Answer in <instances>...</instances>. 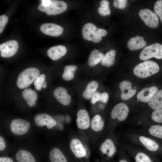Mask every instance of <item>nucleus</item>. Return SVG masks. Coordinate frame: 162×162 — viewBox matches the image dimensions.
<instances>
[{"label": "nucleus", "mask_w": 162, "mask_h": 162, "mask_svg": "<svg viewBox=\"0 0 162 162\" xmlns=\"http://www.w3.org/2000/svg\"><path fill=\"white\" fill-rule=\"evenodd\" d=\"M40 29L45 34L54 37L60 35L63 31V29L61 26L50 23L42 24L40 27Z\"/></svg>", "instance_id": "obj_12"}, {"label": "nucleus", "mask_w": 162, "mask_h": 162, "mask_svg": "<svg viewBox=\"0 0 162 162\" xmlns=\"http://www.w3.org/2000/svg\"><path fill=\"white\" fill-rule=\"evenodd\" d=\"M118 162H130L128 158L125 156H122Z\"/></svg>", "instance_id": "obj_40"}, {"label": "nucleus", "mask_w": 162, "mask_h": 162, "mask_svg": "<svg viewBox=\"0 0 162 162\" xmlns=\"http://www.w3.org/2000/svg\"><path fill=\"white\" fill-rule=\"evenodd\" d=\"M29 123L25 120L16 118L12 120L10 124L12 133L16 135H21L26 133L30 127Z\"/></svg>", "instance_id": "obj_7"}, {"label": "nucleus", "mask_w": 162, "mask_h": 162, "mask_svg": "<svg viewBox=\"0 0 162 162\" xmlns=\"http://www.w3.org/2000/svg\"><path fill=\"white\" fill-rule=\"evenodd\" d=\"M77 69L76 65H68L64 68V72L62 75L63 80L68 81L72 80L74 76V72Z\"/></svg>", "instance_id": "obj_30"}, {"label": "nucleus", "mask_w": 162, "mask_h": 162, "mask_svg": "<svg viewBox=\"0 0 162 162\" xmlns=\"http://www.w3.org/2000/svg\"><path fill=\"white\" fill-rule=\"evenodd\" d=\"M135 162H160L156 154L138 151L131 153Z\"/></svg>", "instance_id": "obj_13"}, {"label": "nucleus", "mask_w": 162, "mask_h": 162, "mask_svg": "<svg viewBox=\"0 0 162 162\" xmlns=\"http://www.w3.org/2000/svg\"><path fill=\"white\" fill-rule=\"evenodd\" d=\"M53 95L57 101L62 105H69L71 100V96L68 94L66 89L62 87H58L54 91Z\"/></svg>", "instance_id": "obj_15"}, {"label": "nucleus", "mask_w": 162, "mask_h": 162, "mask_svg": "<svg viewBox=\"0 0 162 162\" xmlns=\"http://www.w3.org/2000/svg\"><path fill=\"white\" fill-rule=\"evenodd\" d=\"M116 53V51L114 50L108 51L100 62L101 64L106 67H110L113 65L115 62Z\"/></svg>", "instance_id": "obj_28"}, {"label": "nucleus", "mask_w": 162, "mask_h": 162, "mask_svg": "<svg viewBox=\"0 0 162 162\" xmlns=\"http://www.w3.org/2000/svg\"><path fill=\"white\" fill-rule=\"evenodd\" d=\"M109 98V95L106 92L100 93L96 92L91 98L90 102L93 104L98 101L106 103L108 101Z\"/></svg>", "instance_id": "obj_31"}, {"label": "nucleus", "mask_w": 162, "mask_h": 162, "mask_svg": "<svg viewBox=\"0 0 162 162\" xmlns=\"http://www.w3.org/2000/svg\"><path fill=\"white\" fill-rule=\"evenodd\" d=\"M5 142L3 138L0 136V151H2L5 148Z\"/></svg>", "instance_id": "obj_38"}, {"label": "nucleus", "mask_w": 162, "mask_h": 162, "mask_svg": "<svg viewBox=\"0 0 162 162\" xmlns=\"http://www.w3.org/2000/svg\"><path fill=\"white\" fill-rule=\"evenodd\" d=\"M148 104L154 110L162 109V89L158 91L148 102Z\"/></svg>", "instance_id": "obj_23"}, {"label": "nucleus", "mask_w": 162, "mask_h": 162, "mask_svg": "<svg viewBox=\"0 0 162 162\" xmlns=\"http://www.w3.org/2000/svg\"><path fill=\"white\" fill-rule=\"evenodd\" d=\"M38 6L39 10L48 15H56L65 11L67 8L66 3L62 1L42 0Z\"/></svg>", "instance_id": "obj_1"}, {"label": "nucleus", "mask_w": 162, "mask_h": 162, "mask_svg": "<svg viewBox=\"0 0 162 162\" xmlns=\"http://www.w3.org/2000/svg\"><path fill=\"white\" fill-rule=\"evenodd\" d=\"M147 45V43L143 37L137 35L130 38L127 43L128 49L134 51L143 48Z\"/></svg>", "instance_id": "obj_20"}, {"label": "nucleus", "mask_w": 162, "mask_h": 162, "mask_svg": "<svg viewBox=\"0 0 162 162\" xmlns=\"http://www.w3.org/2000/svg\"><path fill=\"white\" fill-rule=\"evenodd\" d=\"M119 87L121 92V98L123 100L129 99L136 93V90L132 88L131 83L128 81L125 80L121 82Z\"/></svg>", "instance_id": "obj_16"}, {"label": "nucleus", "mask_w": 162, "mask_h": 162, "mask_svg": "<svg viewBox=\"0 0 162 162\" xmlns=\"http://www.w3.org/2000/svg\"><path fill=\"white\" fill-rule=\"evenodd\" d=\"M67 51V49L64 46L58 45L50 47L47 51V54L52 60L56 61L64 56Z\"/></svg>", "instance_id": "obj_19"}, {"label": "nucleus", "mask_w": 162, "mask_h": 162, "mask_svg": "<svg viewBox=\"0 0 162 162\" xmlns=\"http://www.w3.org/2000/svg\"><path fill=\"white\" fill-rule=\"evenodd\" d=\"M0 162H14L11 158L6 157H1L0 158Z\"/></svg>", "instance_id": "obj_39"}, {"label": "nucleus", "mask_w": 162, "mask_h": 162, "mask_svg": "<svg viewBox=\"0 0 162 162\" xmlns=\"http://www.w3.org/2000/svg\"><path fill=\"white\" fill-rule=\"evenodd\" d=\"M159 70V66L155 62L146 61L136 65L134 69V73L139 78H145L157 74Z\"/></svg>", "instance_id": "obj_2"}, {"label": "nucleus", "mask_w": 162, "mask_h": 162, "mask_svg": "<svg viewBox=\"0 0 162 162\" xmlns=\"http://www.w3.org/2000/svg\"><path fill=\"white\" fill-rule=\"evenodd\" d=\"M154 9L155 14L158 16L162 22V0H158L156 2Z\"/></svg>", "instance_id": "obj_35"}, {"label": "nucleus", "mask_w": 162, "mask_h": 162, "mask_svg": "<svg viewBox=\"0 0 162 162\" xmlns=\"http://www.w3.org/2000/svg\"><path fill=\"white\" fill-rule=\"evenodd\" d=\"M77 118L76 123L77 127L81 129H86L90 126V119L88 112L86 110L82 109L77 113Z\"/></svg>", "instance_id": "obj_17"}, {"label": "nucleus", "mask_w": 162, "mask_h": 162, "mask_svg": "<svg viewBox=\"0 0 162 162\" xmlns=\"http://www.w3.org/2000/svg\"><path fill=\"white\" fill-rule=\"evenodd\" d=\"M45 75L44 74H42L34 81L35 88L37 90H40L42 87L45 81Z\"/></svg>", "instance_id": "obj_34"}, {"label": "nucleus", "mask_w": 162, "mask_h": 162, "mask_svg": "<svg viewBox=\"0 0 162 162\" xmlns=\"http://www.w3.org/2000/svg\"><path fill=\"white\" fill-rule=\"evenodd\" d=\"M104 125V120L101 116L97 114L93 118L91 123V128L94 130L99 131L103 129Z\"/></svg>", "instance_id": "obj_29"}, {"label": "nucleus", "mask_w": 162, "mask_h": 162, "mask_svg": "<svg viewBox=\"0 0 162 162\" xmlns=\"http://www.w3.org/2000/svg\"><path fill=\"white\" fill-rule=\"evenodd\" d=\"M162 58V45L155 43L145 47L139 56L142 60H146L152 58Z\"/></svg>", "instance_id": "obj_4"}, {"label": "nucleus", "mask_w": 162, "mask_h": 162, "mask_svg": "<svg viewBox=\"0 0 162 162\" xmlns=\"http://www.w3.org/2000/svg\"><path fill=\"white\" fill-rule=\"evenodd\" d=\"M22 96L28 105L33 107L36 104L35 101L37 99V94L34 90L31 88H25L22 92Z\"/></svg>", "instance_id": "obj_22"}, {"label": "nucleus", "mask_w": 162, "mask_h": 162, "mask_svg": "<svg viewBox=\"0 0 162 162\" xmlns=\"http://www.w3.org/2000/svg\"><path fill=\"white\" fill-rule=\"evenodd\" d=\"M70 147L72 153L78 159H88L89 155L81 142L78 139H72L70 143Z\"/></svg>", "instance_id": "obj_10"}, {"label": "nucleus", "mask_w": 162, "mask_h": 162, "mask_svg": "<svg viewBox=\"0 0 162 162\" xmlns=\"http://www.w3.org/2000/svg\"><path fill=\"white\" fill-rule=\"evenodd\" d=\"M152 120L156 124H162V109L154 110L151 116Z\"/></svg>", "instance_id": "obj_33"}, {"label": "nucleus", "mask_w": 162, "mask_h": 162, "mask_svg": "<svg viewBox=\"0 0 162 162\" xmlns=\"http://www.w3.org/2000/svg\"><path fill=\"white\" fill-rule=\"evenodd\" d=\"M49 158L51 162H68L64 154L58 148H54L51 150Z\"/></svg>", "instance_id": "obj_26"}, {"label": "nucleus", "mask_w": 162, "mask_h": 162, "mask_svg": "<svg viewBox=\"0 0 162 162\" xmlns=\"http://www.w3.org/2000/svg\"><path fill=\"white\" fill-rule=\"evenodd\" d=\"M104 55L97 49L93 50L90 53L88 60V64L93 67L101 62Z\"/></svg>", "instance_id": "obj_24"}, {"label": "nucleus", "mask_w": 162, "mask_h": 162, "mask_svg": "<svg viewBox=\"0 0 162 162\" xmlns=\"http://www.w3.org/2000/svg\"><path fill=\"white\" fill-rule=\"evenodd\" d=\"M100 6L98 9V12L100 15L105 16L110 14L111 11L110 8L109 3L108 1H101L100 2Z\"/></svg>", "instance_id": "obj_32"}, {"label": "nucleus", "mask_w": 162, "mask_h": 162, "mask_svg": "<svg viewBox=\"0 0 162 162\" xmlns=\"http://www.w3.org/2000/svg\"><path fill=\"white\" fill-rule=\"evenodd\" d=\"M82 34L84 39L94 43H98L102 39L99 28L91 23H87L83 26Z\"/></svg>", "instance_id": "obj_5"}, {"label": "nucleus", "mask_w": 162, "mask_h": 162, "mask_svg": "<svg viewBox=\"0 0 162 162\" xmlns=\"http://www.w3.org/2000/svg\"><path fill=\"white\" fill-rule=\"evenodd\" d=\"M46 86H47V83H46V82L45 81L43 85V86H42V87L44 88H45L46 87Z\"/></svg>", "instance_id": "obj_41"}, {"label": "nucleus", "mask_w": 162, "mask_h": 162, "mask_svg": "<svg viewBox=\"0 0 162 162\" xmlns=\"http://www.w3.org/2000/svg\"><path fill=\"white\" fill-rule=\"evenodd\" d=\"M158 91L157 87L154 86L144 88L137 94V98L142 102H148L153 97Z\"/></svg>", "instance_id": "obj_18"}, {"label": "nucleus", "mask_w": 162, "mask_h": 162, "mask_svg": "<svg viewBox=\"0 0 162 162\" xmlns=\"http://www.w3.org/2000/svg\"><path fill=\"white\" fill-rule=\"evenodd\" d=\"M8 21V17L4 15L0 16V33L3 31L5 26Z\"/></svg>", "instance_id": "obj_37"}, {"label": "nucleus", "mask_w": 162, "mask_h": 162, "mask_svg": "<svg viewBox=\"0 0 162 162\" xmlns=\"http://www.w3.org/2000/svg\"><path fill=\"white\" fill-rule=\"evenodd\" d=\"M15 158L18 162H36L32 154L24 150L18 151L16 154Z\"/></svg>", "instance_id": "obj_25"}, {"label": "nucleus", "mask_w": 162, "mask_h": 162, "mask_svg": "<svg viewBox=\"0 0 162 162\" xmlns=\"http://www.w3.org/2000/svg\"><path fill=\"white\" fill-rule=\"evenodd\" d=\"M35 123L38 127L46 125L48 129H51L56 125V121L50 115L45 113L36 114L34 116Z\"/></svg>", "instance_id": "obj_11"}, {"label": "nucleus", "mask_w": 162, "mask_h": 162, "mask_svg": "<svg viewBox=\"0 0 162 162\" xmlns=\"http://www.w3.org/2000/svg\"><path fill=\"white\" fill-rule=\"evenodd\" d=\"M127 2L126 0H115L113 2V5L116 8L122 10L126 7Z\"/></svg>", "instance_id": "obj_36"}, {"label": "nucleus", "mask_w": 162, "mask_h": 162, "mask_svg": "<svg viewBox=\"0 0 162 162\" xmlns=\"http://www.w3.org/2000/svg\"><path fill=\"white\" fill-rule=\"evenodd\" d=\"M19 48L18 44L16 40L8 41L0 45L1 56L3 58H9L14 56Z\"/></svg>", "instance_id": "obj_8"}, {"label": "nucleus", "mask_w": 162, "mask_h": 162, "mask_svg": "<svg viewBox=\"0 0 162 162\" xmlns=\"http://www.w3.org/2000/svg\"><path fill=\"white\" fill-rule=\"evenodd\" d=\"M139 15L145 24L148 26L155 28L158 26L159 20L157 16L150 9H141Z\"/></svg>", "instance_id": "obj_6"}, {"label": "nucleus", "mask_w": 162, "mask_h": 162, "mask_svg": "<svg viewBox=\"0 0 162 162\" xmlns=\"http://www.w3.org/2000/svg\"><path fill=\"white\" fill-rule=\"evenodd\" d=\"M40 74L39 70L30 67L22 71L19 75L16 84L20 89H24L30 86L38 77Z\"/></svg>", "instance_id": "obj_3"}, {"label": "nucleus", "mask_w": 162, "mask_h": 162, "mask_svg": "<svg viewBox=\"0 0 162 162\" xmlns=\"http://www.w3.org/2000/svg\"><path fill=\"white\" fill-rule=\"evenodd\" d=\"M98 86V83L96 81L93 80L90 82L83 93V97L88 100L91 99L96 92Z\"/></svg>", "instance_id": "obj_27"}, {"label": "nucleus", "mask_w": 162, "mask_h": 162, "mask_svg": "<svg viewBox=\"0 0 162 162\" xmlns=\"http://www.w3.org/2000/svg\"><path fill=\"white\" fill-rule=\"evenodd\" d=\"M99 149L108 159L112 158L115 154L117 149L114 143L110 139H106L101 144Z\"/></svg>", "instance_id": "obj_14"}, {"label": "nucleus", "mask_w": 162, "mask_h": 162, "mask_svg": "<svg viewBox=\"0 0 162 162\" xmlns=\"http://www.w3.org/2000/svg\"><path fill=\"white\" fill-rule=\"evenodd\" d=\"M148 132L153 139L162 145V124H153L149 127Z\"/></svg>", "instance_id": "obj_21"}, {"label": "nucleus", "mask_w": 162, "mask_h": 162, "mask_svg": "<svg viewBox=\"0 0 162 162\" xmlns=\"http://www.w3.org/2000/svg\"><path fill=\"white\" fill-rule=\"evenodd\" d=\"M129 112V108L125 104L120 103L116 105L112 109L111 116L113 119H117L119 122H122L127 118Z\"/></svg>", "instance_id": "obj_9"}]
</instances>
